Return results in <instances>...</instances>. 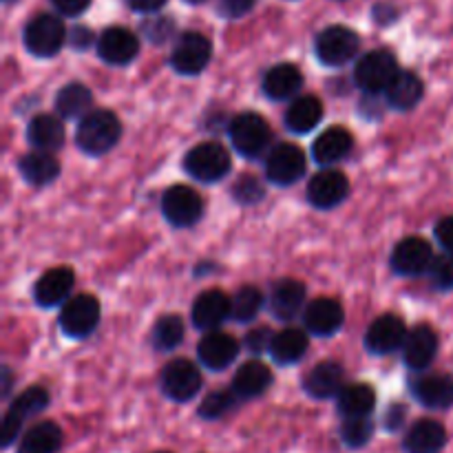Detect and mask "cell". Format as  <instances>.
<instances>
[{
  "mask_svg": "<svg viewBox=\"0 0 453 453\" xmlns=\"http://www.w3.org/2000/svg\"><path fill=\"white\" fill-rule=\"evenodd\" d=\"M122 135V124L118 115L106 109H96L80 119L78 131H75V144L84 155L100 157L109 153Z\"/></svg>",
  "mask_w": 453,
  "mask_h": 453,
  "instance_id": "6da1fadb",
  "label": "cell"
},
{
  "mask_svg": "<svg viewBox=\"0 0 453 453\" xmlns=\"http://www.w3.org/2000/svg\"><path fill=\"white\" fill-rule=\"evenodd\" d=\"M230 142H233L234 150L243 157H259L265 149H268L270 140H273V128L265 122V118H261L259 113H239L237 118L230 122Z\"/></svg>",
  "mask_w": 453,
  "mask_h": 453,
  "instance_id": "277c9868",
  "label": "cell"
},
{
  "mask_svg": "<svg viewBox=\"0 0 453 453\" xmlns=\"http://www.w3.org/2000/svg\"><path fill=\"white\" fill-rule=\"evenodd\" d=\"M27 140L35 150H44V153L62 149V144H65V124L51 113L35 115V118H31L29 127H27Z\"/></svg>",
  "mask_w": 453,
  "mask_h": 453,
  "instance_id": "d4e9b609",
  "label": "cell"
},
{
  "mask_svg": "<svg viewBox=\"0 0 453 453\" xmlns=\"http://www.w3.org/2000/svg\"><path fill=\"white\" fill-rule=\"evenodd\" d=\"M51 3L62 16H80V13L87 12L91 0H51Z\"/></svg>",
  "mask_w": 453,
  "mask_h": 453,
  "instance_id": "c3c4849f",
  "label": "cell"
},
{
  "mask_svg": "<svg viewBox=\"0 0 453 453\" xmlns=\"http://www.w3.org/2000/svg\"><path fill=\"white\" fill-rule=\"evenodd\" d=\"M233 195L239 203H255L259 199H264V184H261L257 177L243 175L234 181Z\"/></svg>",
  "mask_w": 453,
  "mask_h": 453,
  "instance_id": "60d3db41",
  "label": "cell"
},
{
  "mask_svg": "<svg viewBox=\"0 0 453 453\" xmlns=\"http://www.w3.org/2000/svg\"><path fill=\"white\" fill-rule=\"evenodd\" d=\"M144 31H146V35L153 40V42H164V40L168 38V34L173 31V25H171V20H166V18H159V20L146 22Z\"/></svg>",
  "mask_w": 453,
  "mask_h": 453,
  "instance_id": "bcb514c9",
  "label": "cell"
},
{
  "mask_svg": "<svg viewBox=\"0 0 453 453\" xmlns=\"http://www.w3.org/2000/svg\"><path fill=\"white\" fill-rule=\"evenodd\" d=\"M445 445L447 429L434 418L416 420L407 432L405 442H403L407 453H441Z\"/></svg>",
  "mask_w": 453,
  "mask_h": 453,
  "instance_id": "7402d4cb",
  "label": "cell"
},
{
  "mask_svg": "<svg viewBox=\"0 0 453 453\" xmlns=\"http://www.w3.org/2000/svg\"><path fill=\"white\" fill-rule=\"evenodd\" d=\"M100 301L91 295H78L60 312V327L69 339H87L100 323Z\"/></svg>",
  "mask_w": 453,
  "mask_h": 453,
  "instance_id": "ba28073f",
  "label": "cell"
},
{
  "mask_svg": "<svg viewBox=\"0 0 453 453\" xmlns=\"http://www.w3.org/2000/svg\"><path fill=\"white\" fill-rule=\"evenodd\" d=\"M411 394L429 410H449L453 405V379L449 376H423L411 380Z\"/></svg>",
  "mask_w": 453,
  "mask_h": 453,
  "instance_id": "484cf974",
  "label": "cell"
},
{
  "mask_svg": "<svg viewBox=\"0 0 453 453\" xmlns=\"http://www.w3.org/2000/svg\"><path fill=\"white\" fill-rule=\"evenodd\" d=\"M157 453H168V451H157Z\"/></svg>",
  "mask_w": 453,
  "mask_h": 453,
  "instance_id": "11a10c76",
  "label": "cell"
},
{
  "mask_svg": "<svg viewBox=\"0 0 453 453\" xmlns=\"http://www.w3.org/2000/svg\"><path fill=\"white\" fill-rule=\"evenodd\" d=\"M62 447V429L53 420L35 423L18 442V453H58Z\"/></svg>",
  "mask_w": 453,
  "mask_h": 453,
  "instance_id": "836d02e7",
  "label": "cell"
},
{
  "mask_svg": "<svg viewBox=\"0 0 453 453\" xmlns=\"http://www.w3.org/2000/svg\"><path fill=\"white\" fill-rule=\"evenodd\" d=\"M47 405H49L47 389L35 388L34 385V388H27L25 392H22L20 396L12 403L9 411H13V414L20 416L22 420H27L29 416H35V414H40L42 410H47Z\"/></svg>",
  "mask_w": 453,
  "mask_h": 453,
  "instance_id": "74e56055",
  "label": "cell"
},
{
  "mask_svg": "<svg viewBox=\"0 0 453 453\" xmlns=\"http://www.w3.org/2000/svg\"><path fill=\"white\" fill-rule=\"evenodd\" d=\"M212 58L211 40L197 31H186L175 42L171 53V66L180 75H197L208 66Z\"/></svg>",
  "mask_w": 453,
  "mask_h": 453,
  "instance_id": "9c48e42d",
  "label": "cell"
},
{
  "mask_svg": "<svg viewBox=\"0 0 453 453\" xmlns=\"http://www.w3.org/2000/svg\"><path fill=\"white\" fill-rule=\"evenodd\" d=\"M436 239L449 255H453V215L436 224Z\"/></svg>",
  "mask_w": 453,
  "mask_h": 453,
  "instance_id": "7dc6e473",
  "label": "cell"
},
{
  "mask_svg": "<svg viewBox=\"0 0 453 453\" xmlns=\"http://www.w3.org/2000/svg\"><path fill=\"white\" fill-rule=\"evenodd\" d=\"M228 317H233V299L221 290H206L195 299L190 319L197 330L212 332Z\"/></svg>",
  "mask_w": 453,
  "mask_h": 453,
  "instance_id": "2e32d148",
  "label": "cell"
},
{
  "mask_svg": "<svg viewBox=\"0 0 453 453\" xmlns=\"http://www.w3.org/2000/svg\"><path fill=\"white\" fill-rule=\"evenodd\" d=\"M25 47L35 58H53L66 40V29L62 20L53 13H40L31 18L25 27Z\"/></svg>",
  "mask_w": 453,
  "mask_h": 453,
  "instance_id": "5b68a950",
  "label": "cell"
},
{
  "mask_svg": "<svg viewBox=\"0 0 453 453\" xmlns=\"http://www.w3.org/2000/svg\"><path fill=\"white\" fill-rule=\"evenodd\" d=\"M305 303V286L296 279H281L274 283L273 292H270L268 308L274 319L279 321H292L299 317L301 308Z\"/></svg>",
  "mask_w": 453,
  "mask_h": 453,
  "instance_id": "44dd1931",
  "label": "cell"
},
{
  "mask_svg": "<svg viewBox=\"0 0 453 453\" xmlns=\"http://www.w3.org/2000/svg\"><path fill=\"white\" fill-rule=\"evenodd\" d=\"M323 119V102L317 96H301L286 111V127L296 135H305Z\"/></svg>",
  "mask_w": 453,
  "mask_h": 453,
  "instance_id": "83f0119b",
  "label": "cell"
},
{
  "mask_svg": "<svg viewBox=\"0 0 453 453\" xmlns=\"http://www.w3.org/2000/svg\"><path fill=\"white\" fill-rule=\"evenodd\" d=\"M308 334L299 327H288V330L274 334L273 345H270V357L279 365H295L308 352Z\"/></svg>",
  "mask_w": 453,
  "mask_h": 453,
  "instance_id": "4dcf8cb0",
  "label": "cell"
},
{
  "mask_svg": "<svg viewBox=\"0 0 453 453\" xmlns=\"http://www.w3.org/2000/svg\"><path fill=\"white\" fill-rule=\"evenodd\" d=\"M403 423V407H392V410L388 411V416H385V425H388L389 429H398Z\"/></svg>",
  "mask_w": 453,
  "mask_h": 453,
  "instance_id": "816d5d0a",
  "label": "cell"
},
{
  "mask_svg": "<svg viewBox=\"0 0 453 453\" xmlns=\"http://www.w3.org/2000/svg\"><path fill=\"white\" fill-rule=\"evenodd\" d=\"M273 339L274 334L270 330H265V327H259V330H252L250 334L246 336V348L250 349L252 354H265L270 352V345H273Z\"/></svg>",
  "mask_w": 453,
  "mask_h": 453,
  "instance_id": "ee69618b",
  "label": "cell"
},
{
  "mask_svg": "<svg viewBox=\"0 0 453 453\" xmlns=\"http://www.w3.org/2000/svg\"><path fill=\"white\" fill-rule=\"evenodd\" d=\"M349 195V181L345 173L334 171V168H326V171L317 173L308 184V202L319 211H330L339 203L345 202Z\"/></svg>",
  "mask_w": 453,
  "mask_h": 453,
  "instance_id": "4fadbf2b",
  "label": "cell"
},
{
  "mask_svg": "<svg viewBox=\"0 0 453 453\" xmlns=\"http://www.w3.org/2000/svg\"><path fill=\"white\" fill-rule=\"evenodd\" d=\"M22 423H25V420H22L20 416H16L13 411H7L3 418V429H0V445L12 447L13 442L18 441V434H20Z\"/></svg>",
  "mask_w": 453,
  "mask_h": 453,
  "instance_id": "7bdbcfd3",
  "label": "cell"
},
{
  "mask_svg": "<svg viewBox=\"0 0 453 453\" xmlns=\"http://www.w3.org/2000/svg\"><path fill=\"white\" fill-rule=\"evenodd\" d=\"M407 327L396 314H383L376 319L365 334V348L376 357H388L405 345Z\"/></svg>",
  "mask_w": 453,
  "mask_h": 453,
  "instance_id": "9a60e30c",
  "label": "cell"
},
{
  "mask_svg": "<svg viewBox=\"0 0 453 453\" xmlns=\"http://www.w3.org/2000/svg\"><path fill=\"white\" fill-rule=\"evenodd\" d=\"M264 308V295L255 286H243L233 296V319L239 323H250Z\"/></svg>",
  "mask_w": 453,
  "mask_h": 453,
  "instance_id": "8d00e7d4",
  "label": "cell"
},
{
  "mask_svg": "<svg viewBox=\"0 0 453 453\" xmlns=\"http://www.w3.org/2000/svg\"><path fill=\"white\" fill-rule=\"evenodd\" d=\"M434 250L429 242L420 237H407L398 242V246L392 252V270L401 277H420V274L429 273L434 264Z\"/></svg>",
  "mask_w": 453,
  "mask_h": 453,
  "instance_id": "8fae6325",
  "label": "cell"
},
{
  "mask_svg": "<svg viewBox=\"0 0 453 453\" xmlns=\"http://www.w3.org/2000/svg\"><path fill=\"white\" fill-rule=\"evenodd\" d=\"M4 3H13V0H4Z\"/></svg>",
  "mask_w": 453,
  "mask_h": 453,
  "instance_id": "db71d44e",
  "label": "cell"
},
{
  "mask_svg": "<svg viewBox=\"0 0 453 453\" xmlns=\"http://www.w3.org/2000/svg\"><path fill=\"white\" fill-rule=\"evenodd\" d=\"M69 42L71 47L78 49V51H84V49H88V44L93 42V34L87 29V27H75V29L71 31Z\"/></svg>",
  "mask_w": 453,
  "mask_h": 453,
  "instance_id": "681fc988",
  "label": "cell"
},
{
  "mask_svg": "<svg viewBox=\"0 0 453 453\" xmlns=\"http://www.w3.org/2000/svg\"><path fill=\"white\" fill-rule=\"evenodd\" d=\"M197 354L199 361H202L208 370L221 372L234 363V358H237L239 354V343L234 336L226 334V332L221 330H212L202 336Z\"/></svg>",
  "mask_w": 453,
  "mask_h": 453,
  "instance_id": "d6986e66",
  "label": "cell"
},
{
  "mask_svg": "<svg viewBox=\"0 0 453 453\" xmlns=\"http://www.w3.org/2000/svg\"><path fill=\"white\" fill-rule=\"evenodd\" d=\"M230 168H233V159H230V153L219 142H203V144H197L184 157V171L193 180L203 181V184L221 181L228 175Z\"/></svg>",
  "mask_w": 453,
  "mask_h": 453,
  "instance_id": "7a4b0ae2",
  "label": "cell"
},
{
  "mask_svg": "<svg viewBox=\"0 0 453 453\" xmlns=\"http://www.w3.org/2000/svg\"><path fill=\"white\" fill-rule=\"evenodd\" d=\"M401 73L398 60L388 49H376L365 53L354 66V82L365 93H385L389 84Z\"/></svg>",
  "mask_w": 453,
  "mask_h": 453,
  "instance_id": "3957f363",
  "label": "cell"
},
{
  "mask_svg": "<svg viewBox=\"0 0 453 453\" xmlns=\"http://www.w3.org/2000/svg\"><path fill=\"white\" fill-rule=\"evenodd\" d=\"M336 405L343 418H363L370 416L376 407V392L367 383L345 385L336 396Z\"/></svg>",
  "mask_w": 453,
  "mask_h": 453,
  "instance_id": "d6a6232c",
  "label": "cell"
},
{
  "mask_svg": "<svg viewBox=\"0 0 453 453\" xmlns=\"http://www.w3.org/2000/svg\"><path fill=\"white\" fill-rule=\"evenodd\" d=\"M305 173V153L295 144H279L265 159V177L277 186H290Z\"/></svg>",
  "mask_w": 453,
  "mask_h": 453,
  "instance_id": "7c38bea8",
  "label": "cell"
},
{
  "mask_svg": "<svg viewBox=\"0 0 453 453\" xmlns=\"http://www.w3.org/2000/svg\"><path fill=\"white\" fill-rule=\"evenodd\" d=\"M159 385H162V392L166 394V398L175 403H188L202 388V374L193 361L177 358L164 367Z\"/></svg>",
  "mask_w": 453,
  "mask_h": 453,
  "instance_id": "30bf717a",
  "label": "cell"
},
{
  "mask_svg": "<svg viewBox=\"0 0 453 453\" xmlns=\"http://www.w3.org/2000/svg\"><path fill=\"white\" fill-rule=\"evenodd\" d=\"M137 53H140V40L124 27H109L97 38V56L106 65L127 66L135 60Z\"/></svg>",
  "mask_w": 453,
  "mask_h": 453,
  "instance_id": "5bb4252c",
  "label": "cell"
},
{
  "mask_svg": "<svg viewBox=\"0 0 453 453\" xmlns=\"http://www.w3.org/2000/svg\"><path fill=\"white\" fill-rule=\"evenodd\" d=\"M186 3H190V4H199V3H206V0H186Z\"/></svg>",
  "mask_w": 453,
  "mask_h": 453,
  "instance_id": "f5cc1de1",
  "label": "cell"
},
{
  "mask_svg": "<svg viewBox=\"0 0 453 453\" xmlns=\"http://www.w3.org/2000/svg\"><path fill=\"white\" fill-rule=\"evenodd\" d=\"M93 93L82 82H71L58 91L56 109L65 119H82L91 113Z\"/></svg>",
  "mask_w": 453,
  "mask_h": 453,
  "instance_id": "e575fe53",
  "label": "cell"
},
{
  "mask_svg": "<svg viewBox=\"0 0 453 453\" xmlns=\"http://www.w3.org/2000/svg\"><path fill=\"white\" fill-rule=\"evenodd\" d=\"M358 35L349 27L332 25L323 29L314 40V53L326 66H343L357 56Z\"/></svg>",
  "mask_w": 453,
  "mask_h": 453,
  "instance_id": "8992f818",
  "label": "cell"
},
{
  "mask_svg": "<svg viewBox=\"0 0 453 453\" xmlns=\"http://www.w3.org/2000/svg\"><path fill=\"white\" fill-rule=\"evenodd\" d=\"M255 0H219V13L224 18H243L252 12Z\"/></svg>",
  "mask_w": 453,
  "mask_h": 453,
  "instance_id": "f6af8a7d",
  "label": "cell"
},
{
  "mask_svg": "<svg viewBox=\"0 0 453 453\" xmlns=\"http://www.w3.org/2000/svg\"><path fill=\"white\" fill-rule=\"evenodd\" d=\"M354 137L348 128L343 127H330L314 140L312 144V157L321 166H330V164L341 162L345 155L352 150Z\"/></svg>",
  "mask_w": 453,
  "mask_h": 453,
  "instance_id": "cb8c5ba5",
  "label": "cell"
},
{
  "mask_svg": "<svg viewBox=\"0 0 453 453\" xmlns=\"http://www.w3.org/2000/svg\"><path fill=\"white\" fill-rule=\"evenodd\" d=\"M438 354V334L432 326L420 323L407 332L405 345H403V361L410 370H427Z\"/></svg>",
  "mask_w": 453,
  "mask_h": 453,
  "instance_id": "e0dca14e",
  "label": "cell"
},
{
  "mask_svg": "<svg viewBox=\"0 0 453 453\" xmlns=\"http://www.w3.org/2000/svg\"><path fill=\"white\" fill-rule=\"evenodd\" d=\"M372 434H374V423L370 420V416H363V418H345L343 425H341V438H343V442L349 449H361V447H365L372 441Z\"/></svg>",
  "mask_w": 453,
  "mask_h": 453,
  "instance_id": "f35d334b",
  "label": "cell"
},
{
  "mask_svg": "<svg viewBox=\"0 0 453 453\" xmlns=\"http://www.w3.org/2000/svg\"><path fill=\"white\" fill-rule=\"evenodd\" d=\"M301 87H303V75L290 62L274 65L264 75V93L274 102L290 100L292 96H296L301 91Z\"/></svg>",
  "mask_w": 453,
  "mask_h": 453,
  "instance_id": "4316f807",
  "label": "cell"
},
{
  "mask_svg": "<svg viewBox=\"0 0 453 453\" xmlns=\"http://www.w3.org/2000/svg\"><path fill=\"white\" fill-rule=\"evenodd\" d=\"M234 392L233 389H221V392H212L203 398V403L199 405V416L203 420H217L224 414H228L234 405Z\"/></svg>",
  "mask_w": 453,
  "mask_h": 453,
  "instance_id": "ab89813d",
  "label": "cell"
},
{
  "mask_svg": "<svg viewBox=\"0 0 453 453\" xmlns=\"http://www.w3.org/2000/svg\"><path fill=\"white\" fill-rule=\"evenodd\" d=\"M429 274H432V281L438 290H451L453 288V255H442L436 257L429 268Z\"/></svg>",
  "mask_w": 453,
  "mask_h": 453,
  "instance_id": "b9f144b4",
  "label": "cell"
},
{
  "mask_svg": "<svg viewBox=\"0 0 453 453\" xmlns=\"http://www.w3.org/2000/svg\"><path fill=\"white\" fill-rule=\"evenodd\" d=\"M162 212L175 228H190L202 219L203 199L190 186H171L162 197Z\"/></svg>",
  "mask_w": 453,
  "mask_h": 453,
  "instance_id": "52a82bcc",
  "label": "cell"
},
{
  "mask_svg": "<svg viewBox=\"0 0 453 453\" xmlns=\"http://www.w3.org/2000/svg\"><path fill=\"white\" fill-rule=\"evenodd\" d=\"M18 171H20L22 180L31 186H47L58 180L60 175V162L53 157L51 153L44 150H34L27 153L25 157L18 162Z\"/></svg>",
  "mask_w": 453,
  "mask_h": 453,
  "instance_id": "f1b7e54d",
  "label": "cell"
},
{
  "mask_svg": "<svg viewBox=\"0 0 453 453\" xmlns=\"http://www.w3.org/2000/svg\"><path fill=\"white\" fill-rule=\"evenodd\" d=\"M150 341L157 352H173L184 341V321L177 314H164L153 326Z\"/></svg>",
  "mask_w": 453,
  "mask_h": 453,
  "instance_id": "d590c367",
  "label": "cell"
},
{
  "mask_svg": "<svg viewBox=\"0 0 453 453\" xmlns=\"http://www.w3.org/2000/svg\"><path fill=\"white\" fill-rule=\"evenodd\" d=\"M273 383V372L259 361L243 363L233 379V392L239 398H257Z\"/></svg>",
  "mask_w": 453,
  "mask_h": 453,
  "instance_id": "f546056e",
  "label": "cell"
},
{
  "mask_svg": "<svg viewBox=\"0 0 453 453\" xmlns=\"http://www.w3.org/2000/svg\"><path fill=\"white\" fill-rule=\"evenodd\" d=\"M423 93V80L416 73H411V71H401V73L396 75V80L389 84L388 91H385V100H388V104L392 106V109L410 111L418 104Z\"/></svg>",
  "mask_w": 453,
  "mask_h": 453,
  "instance_id": "1f68e13d",
  "label": "cell"
},
{
  "mask_svg": "<svg viewBox=\"0 0 453 453\" xmlns=\"http://www.w3.org/2000/svg\"><path fill=\"white\" fill-rule=\"evenodd\" d=\"M168 0H127L128 7L137 13H155L166 4Z\"/></svg>",
  "mask_w": 453,
  "mask_h": 453,
  "instance_id": "f907efd6",
  "label": "cell"
},
{
  "mask_svg": "<svg viewBox=\"0 0 453 453\" xmlns=\"http://www.w3.org/2000/svg\"><path fill=\"white\" fill-rule=\"evenodd\" d=\"M75 277L69 268H51L35 281L34 299L40 308H56L69 299Z\"/></svg>",
  "mask_w": 453,
  "mask_h": 453,
  "instance_id": "ffe728a7",
  "label": "cell"
},
{
  "mask_svg": "<svg viewBox=\"0 0 453 453\" xmlns=\"http://www.w3.org/2000/svg\"><path fill=\"white\" fill-rule=\"evenodd\" d=\"M305 330L312 332L314 336H334L343 327L345 312L343 305L332 296H321L314 299L303 312Z\"/></svg>",
  "mask_w": 453,
  "mask_h": 453,
  "instance_id": "ac0fdd59",
  "label": "cell"
},
{
  "mask_svg": "<svg viewBox=\"0 0 453 453\" xmlns=\"http://www.w3.org/2000/svg\"><path fill=\"white\" fill-rule=\"evenodd\" d=\"M343 388V367L334 361L319 363L303 379V389L312 398L339 396Z\"/></svg>",
  "mask_w": 453,
  "mask_h": 453,
  "instance_id": "603a6c76",
  "label": "cell"
}]
</instances>
